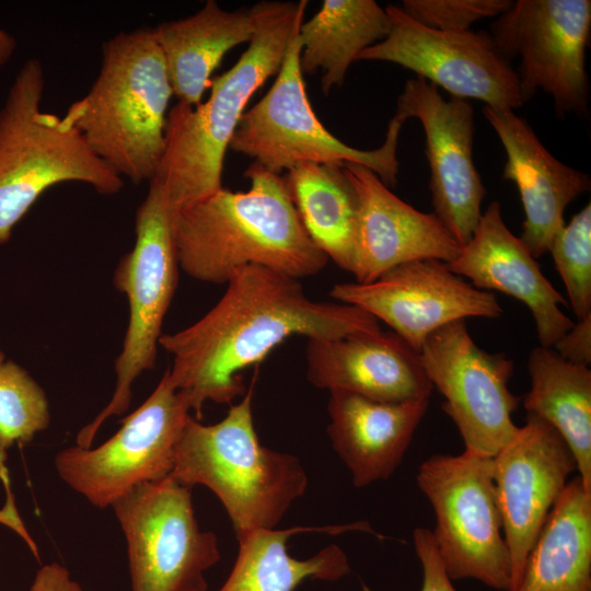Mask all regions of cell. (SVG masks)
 I'll list each match as a JSON object with an SVG mask.
<instances>
[{
    "label": "cell",
    "mask_w": 591,
    "mask_h": 591,
    "mask_svg": "<svg viewBox=\"0 0 591 591\" xmlns=\"http://www.w3.org/2000/svg\"><path fill=\"white\" fill-rule=\"evenodd\" d=\"M48 401L39 384L19 364H0V466L14 443L24 444L49 426Z\"/></svg>",
    "instance_id": "obj_29"
},
{
    "label": "cell",
    "mask_w": 591,
    "mask_h": 591,
    "mask_svg": "<svg viewBox=\"0 0 591 591\" xmlns=\"http://www.w3.org/2000/svg\"><path fill=\"white\" fill-rule=\"evenodd\" d=\"M305 361L318 389L391 403L429 399L433 390L419 352L393 332L308 339Z\"/></svg>",
    "instance_id": "obj_19"
},
{
    "label": "cell",
    "mask_w": 591,
    "mask_h": 591,
    "mask_svg": "<svg viewBox=\"0 0 591 591\" xmlns=\"http://www.w3.org/2000/svg\"><path fill=\"white\" fill-rule=\"evenodd\" d=\"M395 116L418 119L426 138L433 215L462 247L472 237L486 188L473 160L474 109L464 99L444 100L421 77L406 81Z\"/></svg>",
    "instance_id": "obj_16"
},
{
    "label": "cell",
    "mask_w": 591,
    "mask_h": 591,
    "mask_svg": "<svg viewBox=\"0 0 591 591\" xmlns=\"http://www.w3.org/2000/svg\"><path fill=\"white\" fill-rule=\"evenodd\" d=\"M514 591H591V490L579 476L548 513Z\"/></svg>",
    "instance_id": "obj_25"
},
{
    "label": "cell",
    "mask_w": 591,
    "mask_h": 591,
    "mask_svg": "<svg viewBox=\"0 0 591 591\" xmlns=\"http://www.w3.org/2000/svg\"><path fill=\"white\" fill-rule=\"evenodd\" d=\"M494 482L511 564V590L577 462L559 432L529 415L493 457Z\"/></svg>",
    "instance_id": "obj_17"
},
{
    "label": "cell",
    "mask_w": 591,
    "mask_h": 591,
    "mask_svg": "<svg viewBox=\"0 0 591 591\" xmlns=\"http://www.w3.org/2000/svg\"><path fill=\"white\" fill-rule=\"evenodd\" d=\"M427 378L444 396L443 412L456 426L464 451L494 457L515 434L520 397L509 390L513 362L476 345L465 320L427 337L419 350Z\"/></svg>",
    "instance_id": "obj_13"
},
{
    "label": "cell",
    "mask_w": 591,
    "mask_h": 591,
    "mask_svg": "<svg viewBox=\"0 0 591 591\" xmlns=\"http://www.w3.org/2000/svg\"><path fill=\"white\" fill-rule=\"evenodd\" d=\"M548 252L578 320L591 315V205H586L553 239Z\"/></svg>",
    "instance_id": "obj_30"
},
{
    "label": "cell",
    "mask_w": 591,
    "mask_h": 591,
    "mask_svg": "<svg viewBox=\"0 0 591 591\" xmlns=\"http://www.w3.org/2000/svg\"><path fill=\"white\" fill-rule=\"evenodd\" d=\"M391 30L385 9L373 0H325L299 28L303 74L323 71L324 94L340 86L359 55L383 40Z\"/></svg>",
    "instance_id": "obj_27"
},
{
    "label": "cell",
    "mask_w": 591,
    "mask_h": 591,
    "mask_svg": "<svg viewBox=\"0 0 591 591\" xmlns=\"http://www.w3.org/2000/svg\"><path fill=\"white\" fill-rule=\"evenodd\" d=\"M308 1H260L252 7L256 30L237 62L211 79L205 103L169 109L165 146L154 181L174 211L222 188L227 149L252 95L277 74L303 22Z\"/></svg>",
    "instance_id": "obj_3"
},
{
    "label": "cell",
    "mask_w": 591,
    "mask_h": 591,
    "mask_svg": "<svg viewBox=\"0 0 591 591\" xmlns=\"http://www.w3.org/2000/svg\"><path fill=\"white\" fill-rule=\"evenodd\" d=\"M413 543L422 568L420 591H456L442 565L431 531L425 528L415 529Z\"/></svg>",
    "instance_id": "obj_32"
},
{
    "label": "cell",
    "mask_w": 591,
    "mask_h": 591,
    "mask_svg": "<svg viewBox=\"0 0 591 591\" xmlns=\"http://www.w3.org/2000/svg\"><path fill=\"white\" fill-rule=\"evenodd\" d=\"M436 517L431 531L451 580L475 579L511 590V564L494 482L493 457L433 454L416 476Z\"/></svg>",
    "instance_id": "obj_8"
},
{
    "label": "cell",
    "mask_w": 591,
    "mask_h": 591,
    "mask_svg": "<svg viewBox=\"0 0 591 591\" xmlns=\"http://www.w3.org/2000/svg\"><path fill=\"white\" fill-rule=\"evenodd\" d=\"M254 381L224 418L204 425L188 417L176 447L171 478L210 489L227 511L236 538L270 530L308 487L300 460L264 447L253 418Z\"/></svg>",
    "instance_id": "obj_5"
},
{
    "label": "cell",
    "mask_w": 591,
    "mask_h": 591,
    "mask_svg": "<svg viewBox=\"0 0 591 591\" xmlns=\"http://www.w3.org/2000/svg\"><path fill=\"white\" fill-rule=\"evenodd\" d=\"M45 89L39 59L28 58L16 72L0 107V245L34 202L67 182L114 195L123 177L100 159L63 116L42 109Z\"/></svg>",
    "instance_id": "obj_6"
},
{
    "label": "cell",
    "mask_w": 591,
    "mask_h": 591,
    "mask_svg": "<svg viewBox=\"0 0 591 591\" xmlns=\"http://www.w3.org/2000/svg\"><path fill=\"white\" fill-rule=\"evenodd\" d=\"M173 95L153 28L123 31L103 43L93 84L63 117L119 176L141 184L162 158Z\"/></svg>",
    "instance_id": "obj_4"
},
{
    "label": "cell",
    "mask_w": 591,
    "mask_h": 591,
    "mask_svg": "<svg viewBox=\"0 0 591 591\" xmlns=\"http://www.w3.org/2000/svg\"><path fill=\"white\" fill-rule=\"evenodd\" d=\"M283 181L312 242L340 269L352 274L358 197L343 165L299 163Z\"/></svg>",
    "instance_id": "obj_28"
},
{
    "label": "cell",
    "mask_w": 591,
    "mask_h": 591,
    "mask_svg": "<svg viewBox=\"0 0 591 591\" xmlns=\"http://www.w3.org/2000/svg\"><path fill=\"white\" fill-rule=\"evenodd\" d=\"M358 197L355 240L356 282L368 283L387 270L418 259L452 262L461 246L433 213L406 204L370 169L345 163Z\"/></svg>",
    "instance_id": "obj_18"
},
{
    "label": "cell",
    "mask_w": 591,
    "mask_h": 591,
    "mask_svg": "<svg viewBox=\"0 0 591 591\" xmlns=\"http://www.w3.org/2000/svg\"><path fill=\"white\" fill-rule=\"evenodd\" d=\"M329 296L384 322L418 352L443 325L503 313L493 293L475 288L447 263L432 258L398 265L368 283H336Z\"/></svg>",
    "instance_id": "obj_15"
},
{
    "label": "cell",
    "mask_w": 591,
    "mask_h": 591,
    "mask_svg": "<svg viewBox=\"0 0 591 591\" xmlns=\"http://www.w3.org/2000/svg\"><path fill=\"white\" fill-rule=\"evenodd\" d=\"M245 192L220 188L174 211L178 267L189 277L227 283L240 268L257 265L300 279L318 274L328 257L312 242L283 177L253 162Z\"/></svg>",
    "instance_id": "obj_2"
},
{
    "label": "cell",
    "mask_w": 591,
    "mask_h": 591,
    "mask_svg": "<svg viewBox=\"0 0 591 591\" xmlns=\"http://www.w3.org/2000/svg\"><path fill=\"white\" fill-rule=\"evenodd\" d=\"M190 406L163 374L149 397L96 448L68 447L55 456L59 477L96 508L112 507L132 488L170 477Z\"/></svg>",
    "instance_id": "obj_11"
},
{
    "label": "cell",
    "mask_w": 591,
    "mask_h": 591,
    "mask_svg": "<svg viewBox=\"0 0 591 591\" xmlns=\"http://www.w3.org/2000/svg\"><path fill=\"white\" fill-rule=\"evenodd\" d=\"M428 406L429 399L391 403L329 391L326 431L355 487L395 473Z\"/></svg>",
    "instance_id": "obj_22"
},
{
    "label": "cell",
    "mask_w": 591,
    "mask_h": 591,
    "mask_svg": "<svg viewBox=\"0 0 591 591\" xmlns=\"http://www.w3.org/2000/svg\"><path fill=\"white\" fill-rule=\"evenodd\" d=\"M348 530L369 531L363 522L331 526H293L252 531L240 538L233 568L217 591H294L306 580L337 581L350 571L345 552L328 545L306 559L292 557L287 542L294 534H339Z\"/></svg>",
    "instance_id": "obj_24"
},
{
    "label": "cell",
    "mask_w": 591,
    "mask_h": 591,
    "mask_svg": "<svg viewBox=\"0 0 591 591\" xmlns=\"http://www.w3.org/2000/svg\"><path fill=\"white\" fill-rule=\"evenodd\" d=\"M16 50V39L0 27V69L11 60Z\"/></svg>",
    "instance_id": "obj_35"
},
{
    "label": "cell",
    "mask_w": 591,
    "mask_h": 591,
    "mask_svg": "<svg viewBox=\"0 0 591 591\" xmlns=\"http://www.w3.org/2000/svg\"><path fill=\"white\" fill-rule=\"evenodd\" d=\"M5 361V356L4 354L0 350V364Z\"/></svg>",
    "instance_id": "obj_36"
},
{
    "label": "cell",
    "mask_w": 591,
    "mask_h": 591,
    "mask_svg": "<svg viewBox=\"0 0 591 591\" xmlns=\"http://www.w3.org/2000/svg\"><path fill=\"white\" fill-rule=\"evenodd\" d=\"M531 387L524 409L554 427L571 450L578 476L591 490V370L538 346L528 359Z\"/></svg>",
    "instance_id": "obj_26"
},
{
    "label": "cell",
    "mask_w": 591,
    "mask_h": 591,
    "mask_svg": "<svg viewBox=\"0 0 591 591\" xmlns=\"http://www.w3.org/2000/svg\"><path fill=\"white\" fill-rule=\"evenodd\" d=\"M255 30L252 8L225 11L213 0H208L193 15L154 27L177 102L190 106L201 103L224 55L242 43H250Z\"/></svg>",
    "instance_id": "obj_23"
},
{
    "label": "cell",
    "mask_w": 591,
    "mask_h": 591,
    "mask_svg": "<svg viewBox=\"0 0 591 591\" xmlns=\"http://www.w3.org/2000/svg\"><path fill=\"white\" fill-rule=\"evenodd\" d=\"M225 285L204 316L159 341L173 358L170 382L185 394L197 419L206 402L231 404L243 395L241 372L292 336L338 338L381 329L368 312L312 300L299 279L263 266L242 267Z\"/></svg>",
    "instance_id": "obj_1"
},
{
    "label": "cell",
    "mask_w": 591,
    "mask_h": 591,
    "mask_svg": "<svg viewBox=\"0 0 591 591\" xmlns=\"http://www.w3.org/2000/svg\"><path fill=\"white\" fill-rule=\"evenodd\" d=\"M128 555L131 591H207L221 558L217 535L195 517L192 488L171 477L141 484L113 503Z\"/></svg>",
    "instance_id": "obj_10"
},
{
    "label": "cell",
    "mask_w": 591,
    "mask_h": 591,
    "mask_svg": "<svg viewBox=\"0 0 591 591\" xmlns=\"http://www.w3.org/2000/svg\"><path fill=\"white\" fill-rule=\"evenodd\" d=\"M30 591H82L70 580L67 569L59 564L44 566L36 575Z\"/></svg>",
    "instance_id": "obj_34"
},
{
    "label": "cell",
    "mask_w": 591,
    "mask_h": 591,
    "mask_svg": "<svg viewBox=\"0 0 591 591\" xmlns=\"http://www.w3.org/2000/svg\"><path fill=\"white\" fill-rule=\"evenodd\" d=\"M590 30V0H518L497 16L489 34L506 59L520 58L523 102L543 90L563 116L588 112Z\"/></svg>",
    "instance_id": "obj_12"
},
{
    "label": "cell",
    "mask_w": 591,
    "mask_h": 591,
    "mask_svg": "<svg viewBox=\"0 0 591 591\" xmlns=\"http://www.w3.org/2000/svg\"><path fill=\"white\" fill-rule=\"evenodd\" d=\"M563 359L589 367L591 363V315L565 333L552 347Z\"/></svg>",
    "instance_id": "obj_33"
},
{
    "label": "cell",
    "mask_w": 591,
    "mask_h": 591,
    "mask_svg": "<svg viewBox=\"0 0 591 591\" xmlns=\"http://www.w3.org/2000/svg\"><path fill=\"white\" fill-rule=\"evenodd\" d=\"M483 114L506 151L502 177L520 194L524 211L520 239L537 258L565 225L566 207L590 189V176L557 160L513 109L484 106Z\"/></svg>",
    "instance_id": "obj_21"
},
{
    "label": "cell",
    "mask_w": 591,
    "mask_h": 591,
    "mask_svg": "<svg viewBox=\"0 0 591 591\" xmlns=\"http://www.w3.org/2000/svg\"><path fill=\"white\" fill-rule=\"evenodd\" d=\"M385 10L390 33L358 60L399 65L454 97L475 99L491 108L514 111L524 103L518 73L489 33L438 31L418 23L398 5Z\"/></svg>",
    "instance_id": "obj_14"
},
{
    "label": "cell",
    "mask_w": 591,
    "mask_h": 591,
    "mask_svg": "<svg viewBox=\"0 0 591 591\" xmlns=\"http://www.w3.org/2000/svg\"><path fill=\"white\" fill-rule=\"evenodd\" d=\"M298 33L289 43L274 84L243 113L229 148L275 174L303 162L356 163L372 170L386 186H394L399 166L398 137L405 121L394 115L384 142L374 150L354 148L331 134L308 97Z\"/></svg>",
    "instance_id": "obj_7"
},
{
    "label": "cell",
    "mask_w": 591,
    "mask_h": 591,
    "mask_svg": "<svg viewBox=\"0 0 591 591\" xmlns=\"http://www.w3.org/2000/svg\"><path fill=\"white\" fill-rule=\"evenodd\" d=\"M479 290H497L525 304L534 320L540 346L553 347L573 322L561 311L566 299L540 269L536 258L506 225L501 206L491 201L471 240L447 264Z\"/></svg>",
    "instance_id": "obj_20"
},
{
    "label": "cell",
    "mask_w": 591,
    "mask_h": 591,
    "mask_svg": "<svg viewBox=\"0 0 591 591\" xmlns=\"http://www.w3.org/2000/svg\"><path fill=\"white\" fill-rule=\"evenodd\" d=\"M511 3L510 0H404L401 8L427 27L464 32L478 20L499 16Z\"/></svg>",
    "instance_id": "obj_31"
},
{
    "label": "cell",
    "mask_w": 591,
    "mask_h": 591,
    "mask_svg": "<svg viewBox=\"0 0 591 591\" xmlns=\"http://www.w3.org/2000/svg\"><path fill=\"white\" fill-rule=\"evenodd\" d=\"M172 215L162 188L150 181L136 211L134 247L121 257L114 277L129 304L123 349L115 361V390L108 404L78 432L76 444L81 448H91L104 421L129 408L132 383L155 366L164 316L177 283Z\"/></svg>",
    "instance_id": "obj_9"
}]
</instances>
